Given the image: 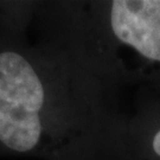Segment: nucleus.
Masks as SVG:
<instances>
[{"label": "nucleus", "instance_id": "obj_2", "mask_svg": "<svg viewBox=\"0 0 160 160\" xmlns=\"http://www.w3.org/2000/svg\"><path fill=\"white\" fill-rule=\"evenodd\" d=\"M106 20L115 43L146 62L160 63V0L112 1Z\"/></svg>", "mask_w": 160, "mask_h": 160}, {"label": "nucleus", "instance_id": "obj_3", "mask_svg": "<svg viewBox=\"0 0 160 160\" xmlns=\"http://www.w3.org/2000/svg\"><path fill=\"white\" fill-rule=\"evenodd\" d=\"M151 146H152V151L157 157L160 158V129L155 132V134L152 138V142H151Z\"/></svg>", "mask_w": 160, "mask_h": 160}, {"label": "nucleus", "instance_id": "obj_1", "mask_svg": "<svg viewBox=\"0 0 160 160\" xmlns=\"http://www.w3.org/2000/svg\"><path fill=\"white\" fill-rule=\"evenodd\" d=\"M82 63L55 39L0 38V149L44 160H82L92 123Z\"/></svg>", "mask_w": 160, "mask_h": 160}]
</instances>
